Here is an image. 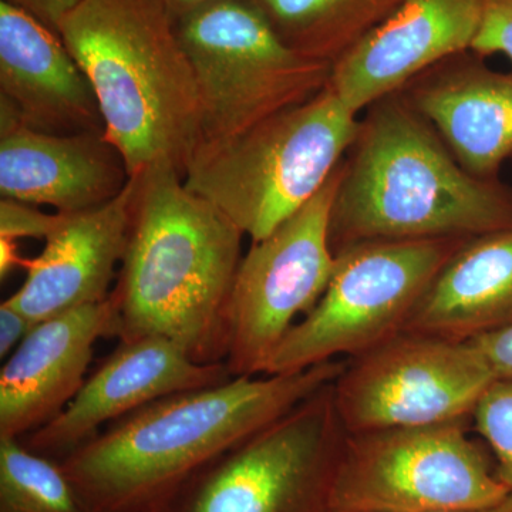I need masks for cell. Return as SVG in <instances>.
Returning <instances> with one entry per match:
<instances>
[{
    "label": "cell",
    "instance_id": "f1b7e54d",
    "mask_svg": "<svg viewBox=\"0 0 512 512\" xmlns=\"http://www.w3.org/2000/svg\"><path fill=\"white\" fill-rule=\"evenodd\" d=\"M160 2L163 3L165 9L170 12V15L177 22L178 19L188 15L192 10L200 8L205 3L211 2V0H160Z\"/></svg>",
    "mask_w": 512,
    "mask_h": 512
},
{
    "label": "cell",
    "instance_id": "52a82bcc",
    "mask_svg": "<svg viewBox=\"0 0 512 512\" xmlns=\"http://www.w3.org/2000/svg\"><path fill=\"white\" fill-rule=\"evenodd\" d=\"M177 32L200 99L198 147L238 136L329 84L332 66L285 45L251 0H211L178 19Z\"/></svg>",
    "mask_w": 512,
    "mask_h": 512
},
{
    "label": "cell",
    "instance_id": "603a6c76",
    "mask_svg": "<svg viewBox=\"0 0 512 512\" xmlns=\"http://www.w3.org/2000/svg\"><path fill=\"white\" fill-rule=\"evenodd\" d=\"M64 214H46L37 205L2 198L0 201V238L46 239L62 224Z\"/></svg>",
    "mask_w": 512,
    "mask_h": 512
},
{
    "label": "cell",
    "instance_id": "e0dca14e",
    "mask_svg": "<svg viewBox=\"0 0 512 512\" xmlns=\"http://www.w3.org/2000/svg\"><path fill=\"white\" fill-rule=\"evenodd\" d=\"M130 178L104 131L59 136L22 124L0 127L2 198L77 214L114 200Z\"/></svg>",
    "mask_w": 512,
    "mask_h": 512
},
{
    "label": "cell",
    "instance_id": "9c48e42d",
    "mask_svg": "<svg viewBox=\"0 0 512 512\" xmlns=\"http://www.w3.org/2000/svg\"><path fill=\"white\" fill-rule=\"evenodd\" d=\"M471 420L346 436L330 512H441L483 507L510 493Z\"/></svg>",
    "mask_w": 512,
    "mask_h": 512
},
{
    "label": "cell",
    "instance_id": "5b68a950",
    "mask_svg": "<svg viewBox=\"0 0 512 512\" xmlns=\"http://www.w3.org/2000/svg\"><path fill=\"white\" fill-rule=\"evenodd\" d=\"M360 120L329 84L311 100L197 148L184 184L212 202L252 242L305 207L338 170Z\"/></svg>",
    "mask_w": 512,
    "mask_h": 512
},
{
    "label": "cell",
    "instance_id": "7a4b0ae2",
    "mask_svg": "<svg viewBox=\"0 0 512 512\" xmlns=\"http://www.w3.org/2000/svg\"><path fill=\"white\" fill-rule=\"evenodd\" d=\"M126 251L110 293L120 342L161 336L201 365L225 363L245 232L171 164L133 175Z\"/></svg>",
    "mask_w": 512,
    "mask_h": 512
},
{
    "label": "cell",
    "instance_id": "9a60e30c",
    "mask_svg": "<svg viewBox=\"0 0 512 512\" xmlns=\"http://www.w3.org/2000/svg\"><path fill=\"white\" fill-rule=\"evenodd\" d=\"M0 107L42 133L104 131L89 77L59 33L0 0Z\"/></svg>",
    "mask_w": 512,
    "mask_h": 512
},
{
    "label": "cell",
    "instance_id": "4316f807",
    "mask_svg": "<svg viewBox=\"0 0 512 512\" xmlns=\"http://www.w3.org/2000/svg\"><path fill=\"white\" fill-rule=\"evenodd\" d=\"M33 326L26 316L3 301L0 305V357L5 359L12 355Z\"/></svg>",
    "mask_w": 512,
    "mask_h": 512
},
{
    "label": "cell",
    "instance_id": "4fadbf2b",
    "mask_svg": "<svg viewBox=\"0 0 512 512\" xmlns=\"http://www.w3.org/2000/svg\"><path fill=\"white\" fill-rule=\"evenodd\" d=\"M481 18L483 0H404L333 64L329 87L359 114L448 57L471 50Z\"/></svg>",
    "mask_w": 512,
    "mask_h": 512
},
{
    "label": "cell",
    "instance_id": "3957f363",
    "mask_svg": "<svg viewBox=\"0 0 512 512\" xmlns=\"http://www.w3.org/2000/svg\"><path fill=\"white\" fill-rule=\"evenodd\" d=\"M512 227V188L463 167L402 92L376 101L343 160L333 254L373 239L473 238Z\"/></svg>",
    "mask_w": 512,
    "mask_h": 512
},
{
    "label": "cell",
    "instance_id": "ba28073f",
    "mask_svg": "<svg viewBox=\"0 0 512 512\" xmlns=\"http://www.w3.org/2000/svg\"><path fill=\"white\" fill-rule=\"evenodd\" d=\"M346 436L326 384L202 467L161 512H330Z\"/></svg>",
    "mask_w": 512,
    "mask_h": 512
},
{
    "label": "cell",
    "instance_id": "cb8c5ba5",
    "mask_svg": "<svg viewBox=\"0 0 512 512\" xmlns=\"http://www.w3.org/2000/svg\"><path fill=\"white\" fill-rule=\"evenodd\" d=\"M471 52L483 57L500 53L512 63V0H483V18Z\"/></svg>",
    "mask_w": 512,
    "mask_h": 512
},
{
    "label": "cell",
    "instance_id": "f546056e",
    "mask_svg": "<svg viewBox=\"0 0 512 512\" xmlns=\"http://www.w3.org/2000/svg\"><path fill=\"white\" fill-rule=\"evenodd\" d=\"M441 512H512V493L505 495L503 500L483 507L464 508V510L441 511Z\"/></svg>",
    "mask_w": 512,
    "mask_h": 512
},
{
    "label": "cell",
    "instance_id": "6da1fadb",
    "mask_svg": "<svg viewBox=\"0 0 512 512\" xmlns=\"http://www.w3.org/2000/svg\"><path fill=\"white\" fill-rule=\"evenodd\" d=\"M343 360L231 377L114 421L60 463L92 512H161L202 467L335 382Z\"/></svg>",
    "mask_w": 512,
    "mask_h": 512
},
{
    "label": "cell",
    "instance_id": "d6986e66",
    "mask_svg": "<svg viewBox=\"0 0 512 512\" xmlns=\"http://www.w3.org/2000/svg\"><path fill=\"white\" fill-rule=\"evenodd\" d=\"M512 325V227L468 238L407 322L409 332L468 342Z\"/></svg>",
    "mask_w": 512,
    "mask_h": 512
},
{
    "label": "cell",
    "instance_id": "7402d4cb",
    "mask_svg": "<svg viewBox=\"0 0 512 512\" xmlns=\"http://www.w3.org/2000/svg\"><path fill=\"white\" fill-rule=\"evenodd\" d=\"M471 427L495 461V474L512 493V380H495L478 402Z\"/></svg>",
    "mask_w": 512,
    "mask_h": 512
},
{
    "label": "cell",
    "instance_id": "d4e9b609",
    "mask_svg": "<svg viewBox=\"0 0 512 512\" xmlns=\"http://www.w3.org/2000/svg\"><path fill=\"white\" fill-rule=\"evenodd\" d=\"M495 380H512V325L473 340Z\"/></svg>",
    "mask_w": 512,
    "mask_h": 512
},
{
    "label": "cell",
    "instance_id": "ffe728a7",
    "mask_svg": "<svg viewBox=\"0 0 512 512\" xmlns=\"http://www.w3.org/2000/svg\"><path fill=\"white\" fill-rule=\"evenodd\" d=\"M299 55L333 66L404 0H251Z\"/></svg>",
    "mask_w": 512,
    "mask_h": 512
},
{
    "label": "cell",
    "instance_id": "7c38bea8",
    "mask_svg": "<svg viewBox=\"0 0 512 512\" xmlns=\"http://www.w3.org/2000/svg\"><path fill=\"white\" fill-rule=\"evenodd\" d=\"M231 377L225 363L201 365L161 336L120 342L59 416L20 440L30 450L62 461L109 424L148 404Z\"/></svg>",
    "mask_w": 512,
    "mask_h": 512
},
{
    "label": "cell",
    "instance_id": "484cf974",
    "mask_svg": "<svg viewBox=\"0 0 512 512\" xmlns=\"http://www.w3.org/2000/svg\"><path fill=\"white\" fill-rule=\"evenodd\" d=\"M5 2L29 13L47 28L59 33L60 23L79 5L80 0H5Z\"/></svg>",
    "mask_w": 512,
    "mask_h": 512
},
{
    "label": "cell",
    "instance_id": "83f0119b",
    "mask_svg": "<svg viewBox=\"0 0 512 512\" xmlns=\"http://www.w3.org/2000/svg\"><path fill=\"white\" fill-rule=\"evenodd\" d=\"M26 258L20 256L16 239L0 238V276L5 279L13 269L23 268Z\"/></svg>",
    "mask_w": 512,
    "mask_h": 512
},
{
    "label": "cell",
    "instance_id": "44dd1931",
    "mask_svg": "<svg viewBox=\"0 0 512 512\" xmlns=\"http://www.w3.org/2000/svg\"><path fill=\"white\" fill-rule=\"evenodd\" d=\"M0 512H92L62 463L0 437Z\"/></svg>",
    "mask_w": 512,
    "mask_h": 512
},
{
    "label": "cell",
    "instance_id": "2e32d148",
    "mask_svg": "<svg viewBox=\"0 0 512 512\" xmlns=\"http://www.w3.org/2000/svg\"><path fill=\"white\" fill-rule=\"evenodd\" d=\"M133 197L131 177L114 200L93 210L64 214L42 254L26 259L25 282L6 302L37 325L106 301L126 251Z\"/></svg>",
    "mask_w": 512,
    "mask_h": 512
},
{
    "label": "cell",
    "instance_id": "8fae6325",
    "mask_svg": "<svg viewBox=\"0 0 512 512\" xmlns=\"http://www.w3.org/2000/svg\"><path fill=\"white\" fill-rule=\"evenodd\" d=\"M342 164L305 207L242 256L228 305V356L234 377L264 375L286 333L328 288L336 256L330 212Z\"/></svg>",
    "mask_w": 512,
    "mask_h": 512
},
{
    "label": "cell",
    "instance_id": "ac0fdd59",
    "mask_svg": "<svg viewBox=\"0 0 512 512\" xmlns=\"http://www.w3.org/2000/svg\"><path fill=\"white\" fill-rule=\"evenodd\" d=\"M485 57H448L402 90L471 174L497 178L512 157V70L497 72Z\"/></svg>",
    "mask_w": 512,
    "mask_h": 512
},
{
    "label": "cell",
    "instance_id": "277c9868",
    "mask_svg": "<svg viewBox=\"0 0 512 512\" xmlns=\"http://www.w3.org/2000/svg\"><path fill=\"white\" fill-rule=\"evenodd\" d=\"M59 35L92 83L104 136L130 177L157 164L184 175L200 144L197 83L160 0H80Z\"/></svg>",
    "mask_w": 512,
    "mask_h": 512
},
{
    "label": "cell",
    "instance_id": "30bf717a",
    "mask_svg": "<svg viewBox=\"0 0 512 512\" xmlns=\"http://www.w3.org/2000/svg\"><path fill=\"white\" fill-rule=\"evenodd\" d=\"M493 382L473 343L404 330L346 362L333 396L352 434L471 420Z\"/></svg>",
    "mask_w": 512,
    "mask_h": 512
},
{
    "label": "cell",
    "instance_id": "8992f818",
    "mask_svg": "<svg viewBox=\"0 0 512 512\" xmlns=\"http://www.w3.org/2000/svg\"><path fill=\"white\" fill-rule=\"evenodd\" d=\"M467 239H373L340 249L322 298L286 333L264 375L353 359L404 332L431 282Z\"/></svg>",
    "mask_w": 512,
    "mask_h": 512
},
{
    "label": "cell",
    "instance_id": "5bb4252c",
    "mask_svg": "<svg viewBox=\"0 0 512 512\" xmlns=\"http://www.w3.org/2000/svg\"><path fill=\"white\" fill-rule=\"evenodd\" d=\"M109 298L33 326L0 370V437L23 439L63 412L93 360L94 345L116 338Z\"/></svg>",
    "mask_w": 512,
    "mask_h": 512
}]
</instances>
